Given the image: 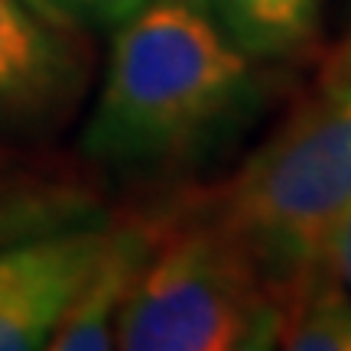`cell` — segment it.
Wrapping results in <instances>:
<instances>
[{"mask_svg": "<svg viewBox=\"0 0 351 351\" xmlns=\"http://www.w3.org/2000/svg\"><path fill=\"white\" fill-rule=\"evenodd\" d=\"M85 56L75 33L26 0H0V124H46L78 98Z\"/></svg>", "mask_w": 351, "mask_h": 351, "instance_id": "5b68a950", "label": "cell"}, {"mask_svg": "<svg viewBox=\"0 0 351 351\" xmlns=\"http://www.w3.org/2000/svg\"><path fill=\"white\" fill-rule=\"evenodd\" d=\"M302 267L332 280L335 287H341L351 296V208L322 234V241L315 244V251L309 254V261Z\"/></svg>", "mask_w": 351, "mask_h": 351, "instance_id": "8fae6325", "label": "cell"}, {"mask_svg": "<svg viewBox=\"0 0 351 351\" xmlns=\"http://www.w3.org/2000/svg\"><path fill=\"white\" fill-rule=\"evenodd\" d=\"M95 221V195L65 169L0 147V251Z\"/></svg>", "mask_w": 351, "mask_h": 351, "instance_id": "52a82bcc", "label": "cell"}, {"mask_svg": "<svg viewBox=\"0 0 351 351\" xmlns=\"http://www.w3.org/2000/svg\"><path fill=\"white\" fill-rule=\"evenodd\" d=\"M247 82V59L189 0H150L117 26L85 147L111 163L189 150Z\"/></svg>", "mask_w": 351, "mask_h": 351, "instance_id": "6da1fadb", "label": "cell"}, {"mask_svg": "<svg viewBox=\"0 0 351 351\" xmlns=\"http://www.w3.org/2000/svg\"><path fill=\"white\" fill-rule=\"evenodd\" d=\"M212 208L238 228L276 283L309 261L351 208V39L306 98L228 179Z\"/></svg>", "mask_w": 351, "mask_h": 351, "instance_id": "3957f363", "label": "cell"}, {"mask_svg": "<svg viewBox=\"0 0 351 351\" xmlns=\"http://www.w3.org/2000/svg\"><path fill=\"white\" fill-rule=\"evenodd\" d=\"M108 238L111 225L85 221L0 251V351L49 345Z\"/></svg>", "mask_w": 351, "mask_h": 351, "instance_id": "277c9868", "label": "cell"}, {"mask_svg": "<svg viewBox=\"0 0 351 351\" xmlns=\"http://www.w3.org/2000/svg\"><path fill=\"white\" fill-rule=\"evenodd\" d=\"M276 345L289 351H351V296L309 267L287 276Z\"/></svg>", "mask_w": 351, "mask_h": 351, "instance_id": "9c48e42d", "label": "cell"}, {"mask_svg": "<svg viewBox=\"0 0 351 351\" xmlns=\"http://www.w3.org/2000/svg\"><path fill=\"white\" fill-rule=\"evenodd\" d=\"M251 59H289L319 36L322 0H189Z\"/></svg>", "mask_w": 351, "mask_h": 351, "instance_id": "ba28073f", "label": "cell"}, {"mask_svg": "<svg viewBox=\"0 0 351 351\" xmlns=\"http://www.w3.org/2000/svg\"><path fill=\"white\" fill-rule=\"evenodd\" d=\"M39 16L62 26L69 33L85 29H114L124 26L150 0H26Z\"/></svg>", "mask_w": 351, "mask_h": 351, "instance_id": "30bf717a", "label": "cell"}, {"mask_svg": "<svg viewBox=\"0 0 351 351\" xmlns=\"http://www.w3.org/2000/svg\"><path fill=\"white\" fill-rule=\"evenodd\" d=\"M280 319V283L251 241L208 205L176 221H153L150 254L127 296L114 348H270Z\"/></svg>", "mask_w": 351, "mask_h": 351, "instance_id": "7a4b0ae2", "label": "cell"}, {"mask_svg": "<svg viewBox=\"0 0 351 351\" xmlns=\"http://www.w3.org/2000/svg\"><path fill=\"white\" fill-rule=\"evenodd\" d=\"M153 221L150 225H111L108 247L88 274L72 306L65 309L46 348L52 351H108L114 348L117 322L134 289L140 267L150 254Z\"/></svg>", "mask_w": 351, "mask_h": 351, "instance_id": "8992f818", "label": "cell"}]
</instances>
